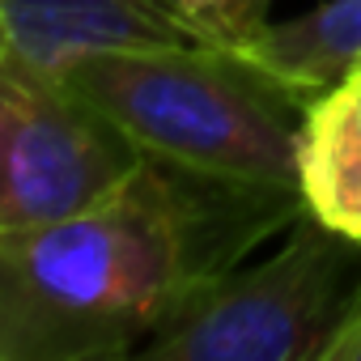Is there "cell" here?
<instances>
[{"mask_svg":"<svg viewBox=\"0 0 361 361\" xmlns=\"http://www.w3.org/2000/svg\"><path fill=\"white\" fill-rule=\"evenodd\" d=\"M361 306V238L310 209L264 264H234L196 285L140 361H331Z\"/></svg>","mask_w":361,"mask_h":361,"instance_id":"cell-3","label":"cell"},{"mask_svg":"<svg viewBox=\"0 0 361 361\" xmlns=\"http://www.w3.org/2000/svg\"><path fill=\"white\" fill-rule=\"evenodd\" d=\"M238 51L306 94L331 90L361 64V0H323L310 13L259 26Z\"/></svg>","mask_w":361,"mask_h":361,"instance_id":"cell-7","label":"cell"},{"mask_svg":"<svg viewBox=\"0 0 361 361\" xmlns=\"http://www.w3.org/2000/svg\"><path fill=\"white\" fill-rule=\"evenodd\" d=\"M331 361H361V306H357L353 323L344 327V336H340V344H336Z\"/></svg>","mask_w":361,"mask_h":361,"instance_id":"cell-9","label":"cell"},{"mask_svg":"<svg viewBox=\"0 0 361 361\" xmlns=\"http://www.w3.org/2000/svg\"><path fill=\"white\" fill-rule=\"evenodd\" d=\"M302 213L306 196L293 188L149 153L94 209L0 234V361L136 357L196 285Z\"/></svg>","mask_w":361,"mask_h":361,"instance_id":"cell-1","label":"cell"},{"mask_svg":"<svg viewBox=\"0 0 361 361\" xmlns=\"http://www.w3.org/2000/svg\"><path fill=\"white\" fill-rule=\"evenodd\" d=\"M268 9H272V0H243V43L259 26H268Z\"/></svg>","mask_w":361,"mask_h":361,"instance_id":"cell-10","label":"cell"},{"mask_svg":"<svg viewBox=\"0 0 361 361\" xmlns=\"http://www.w3.org/2000/svg\"><path fill=\"white\" fill-rule=\"evenodd\" d=\"M188 26L217 47H243V0H174Z\"/></svg>","mask_w":361,"mask_h":361,"instance_id":"cell-8","label":"cell"},{"mask_svg":"<svg viewBox=\"0 0 361 361\" xmlns=\"http://www.w3.org/2000/svg\"><path fill=\"white\" fill-rule=\"evenodd\" d=\"M145 157L77 85L0 47V234L94 209Z\"/></svg>","mask_w":361,"mask_h":361,"instance_id":"cell-4","label":"cell"},{"mask_svg":"<svg viewBox=\"0 0 361 361\" xmlns=\"http://www.w3.org/2000/svg\"><path fill=\"white\" fill-rule=\"evenodd\" d=\"M128 136L217 178L302 192V128L310 98L255 56L217 43L85 56L64 73Z\"/></svg>","mask_w":361,"mask_h":361,"instance_id":"cell-2","label":"cell"},{"mask_svg":"<svg viewBox=\"0 0 361 361\" xmlns=\"http://www.w3.org/2000/svg\"><path fill=\"white\" fill-rule=\"evenodd\" d=\"M204 43L174 0H0V47L64 77L77 60Z\"/></svg>","mask_w":361,"mask_h":361,"instance_id":"cell-5","label":"cell"},{"mask_svg":"<svg viewBox=\"0 0 361 361\" xmlns=\"http://www.w3.org/2000/svg\"><path fill=\"white\" fill-rule=\"evenodd\" d=\"M302 196L314 217L361 238V64L310 98L302 128Z\"/></svg>","mask_w":361,"mask_h":361,"instance_id":"cell-6","label":"cell"}]
</instances>
